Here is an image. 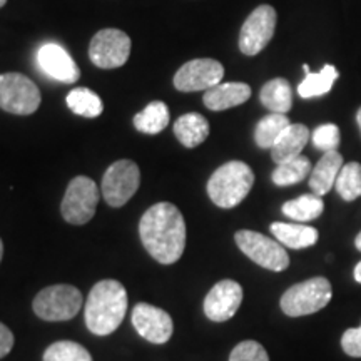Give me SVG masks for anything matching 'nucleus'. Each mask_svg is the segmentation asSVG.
<instances>
[{"mask_svg":"<svg viewBox=\"0 0 361 361\" xmlns=\"http://www.w3.org/2000/svg\"><path fill=\"white\" fill-rule=\"evenodd\" d=\"M139 234L146 251L161 264L176 263L186 247V223L171 202L149 207L139 223Z\"/></svg>","mask_w":361,"mask_h":361,"instance_id":"obj_1","label":"nucleus"},{"mask_svg":"<svg viewBox=\"0 0 361 361\" xmlns=\"http://www.w3.org/2000/svg\"><path fill=\"white\" fill-rule=\"evenodd\" d=\"M128 311V293L116 279H102L89 293L85 303V324L97 336L114 333L124 322Z\"/></svg>","mask_w":361,"mask_h":361,"instance_id":"obj_2","label":"nucleus"},{"mask_svg":"<svg viewBox=\"0 0 361 361\" xmlns=\"http://www.w3.org/2000/svg\"><path fill=\"white\" fill-rule=\"evenodd\" d=\"M255 184V173L246 162L229 161L221 166L207 180V194L223 209L241 204Z\"/></svg>","mask_w":361,"mask_h":361,"instance_id":"obj_3","label":"nucleus"},{"mask_svg":"<svg viewBox=\"0 0 361 361\" xmlns=\"http://www.w3.org/2000/svg\"><path fill=\"white\" fill-rule=\"evenodd\" d=\"M333 298L331 284L326 278L316 276L301 281L284 291L281 296V310L284 314L298 316L313 314L322 311Z\"/></svg>","mask_w":361,"mask_h":361,"instance_id":"obj_4","label":"nucleus"},{"mask_svg":"<svg viewBox=\"0 0 361 361\" xmlns=\"http://www.w3.org/2000/svg\"><path fill=\"white\" fill-rule=\"evenodd\" d=\"M82 293L71 284H54L35 296L34 311L45 322H67L80 311Z\"/></svg>","mask_w":361,"mask_h":361,"instance_id":"obj_5","label":"nucleus"},{"mask_svg":"<svg viewBox=\"0 0 361 361\" xmlns=\"http://www.w3.org/2000/svg\"><path fill=\"white\" fill-rule=\"evenodd\" d=\"M40 106V90L24 74H0V107L17 116L34 114Z\"/></svg>","mask_w":361,"mask_h":361,"instance_id":"obj_6","label":"nucleus"},{"mask_svg":"<svg viewBox=\"0 0 361 361\" xmlns=\"http://www.w3.org/2000/svg\"><path fill=\"white\" fill-rule=\"evenodd\" d=\"M234 239H236L239 250L256 264H259L261 268L279 273L290 266V256L276 239H271L261 233L250 231V229L238 231L234 234Z\"/></svg>","mask_w":361,"mask_h":361,"instance_id":"obj_7","label":"nucleus"},{"mask_svg":"<svg viewBox=\"0 0 361 361\" xmlns=\"http://www.w3.org/2000/svg\"><path fill=\"white\" fill-rule=\"evenodd\" d=\"M99 202V188L90 178L78 176L67 186L66 196L62 200L61 213L67 223L82 226L89 223L96 214Z\"/></svg>","mask_w":361,"mask_h":361,"instance_id":"obj_8","label":"nucleus"},{"mask_svg":"<svg viewBox=\"0 0 361 361\" xmlns=\"http://www.w3.org/2000/svg\"><path fill=\"white\" fill-rule=\"evenodd\" d=\"M141 184V171L134 161L121 159L107 168L102 178V196L112 207H121L134 196Z\"/></svg>","mask_w":361,"mask_h":361,"instance_id":"obj_9","label":"nucleus"},{"mask_svg":"<svg viewBox=\"0 0 361 361\" xmlns=\"http://www.w3.org/2000/svg\"><path fill=\"white\" fill-rule=\"evenodd\" d=\"M129 35L119 29H102L89 45V57L101 69L123 67L130 56Z\"/></svg>","mask_w":361,"mask_h":361,"instance_id":"obj_10","label":"nucleus"},{"mask_svg":"<svg viewBox=\"0 0 361 361\" xmlns=\"http://www.w3.org/2000/svg\"><path fill=\"white\" fill-rule=\"evenodd\" d=\"M276 11L271 6H259L250 13L239 32V51L245 56H256L271 42L276 30Z\"/></svg>","mask_w":361,"mask_h":361,"instance_id":"obj_11","label":"nucleus"},{"mask_svg":"<svg viewBox=\"0 0 361 361\" xmlns=\"http://www.w3.org/2000/svg\"><path fill=\"white\" fill-rule=\"evenodd\" d=\"M224 78V67L214 59H194L179 67L174 87L180 92H197L218 85Z\"/></svg>","mask_w":361,"mask_h":361,"instance_id":"obj_12","label":"nucleus"},{"mask_svg":"<svg viewBox=\"0 0 361 361\" xmlns=\"http://www.w3.org/2000/svg\"><path fill=\"white\" fill-rule=\"evenodd\" d=\"M133 324L144 340L164 345L173 336V318L157 306L139 303L133 310Z\"/></svg>","mask_w":361,"mask_h":361,"instance_id":"obj_13","label":"nucleus"},{"mask_svg":"<svg viewBox=\"0 0 361 361\" xmlns=\"http://www.w3.org/2000/svg\"><path fill=\"white\" fill-rule=\"evenodd\" d=\"M243 303L241 284L233 279H223L216 283L204 300V314L211 322L223 323L238 313Z\"/></svg>","mask_w":361,"mask_h":361,"instance_id":"obj_14","label":"nucleus"},{"mask_svg":"<svg viewBox=\"0 0 361 361\" xmlns=\"http://www.w3.org/2000/svg\"><path fill=\"white\" fill-rule=\"evenodd\" d=\"M37 62L45 74L62 84H74L80 78L74 59L59 44H44L37 52Z\"/></svg>","mask_w":361,"mask_h":361,"instance_id":"obj_15","label":"nucleus"},{"mask_svg":"<svg viewBox=\"0 0 361 361\" xmlns=\"http://www.w3.org/2000/svg\"><path fill=\"white\" fill-rule=\"evenodd\" d=\"M251 97V87L245 82H219L204 92V106L211 111H226L241 106Z\"/></svg>","mask_w":361,"mask_h":361,"instance_id":"obj_16","label":"nucleus"},{"mask_svg":"<svg viewBox=\"0 0 361 361\" xmlns=\"http://www.w3.org/2000/svg\"><path fill=\"white\" fill-rule=\"evenodd\" d=\"M310 139V129L305 124H290L279 135L278 141L271 147V159L276 164L286 162L301 156Z\"/></svg>","mask_w":361,"mask_h":361,"instance_id":"obj_17","label":"nucleus"},{"mask_svg":"<svg viewBox=\"0 0 361 361\" xmlns=\"http://www.w3.org/2000/svg\"><path fill=\"white\" fill-rule=\"evenodd\" d=\"M343 168V156L338 151L324 152L318 164L311 169L310 188L316 196H324L335 186L338 174Z\"/></svg>","mask_w":361,"mask_h":361,"instance_id":"obj_18","label":"nucleus"},{"mask_svg":"<svg viewBox=\"0 0 361 361\" xmlns=\"http://www.w3.org/2000/svg\"><path fill=\"white\" fill-rule=\"evenodd\" d=\"M269 229L276 241L291 250H305V247L316 245L318 241V231L306 224L273 223Z\"/></svg>","mask_w":361,"mask_h":361,"instance_id":"obj_19","label":"nucleus"},{"mask_svg":"<svg viewBox=\"0 0 361 361\" xmlns=\"http://www.w3.org/2000/svg\"><path fill=\"white\" fill-rule=\"evenodd\" d=\"M174 134L178 141L189 149L200 146L209 135V123L197 112L180 116L174 124Z\"/></svg>","mask_w":361,"mask_h":361,"instance_id":"obj_20","label":"nucleus"},{"mask_svg":"<svg viewBox=\"0 0 361 361\" xmlns=\"http://www.w3.org/2000/svg\"><path fill=\"white\" fill-rule=\"evenodd\" d=\"M306 78L298 85V94L303 99H313L328 94L338 79V71L335 66H324L319 72H311L310 66H303Z\"/></svg>","mask_w":361,"mask_h":361,"instance_id":"obj_21","label":"nucleus"},{"mask_svg":"<svg viewBox=\"0 0 361 361\" xmlns=\"http://www.w3.org/2000/svg\"><path fill=\"white\" fill-rule=\"evenodd\" d=\"M259 101L271 112H278V114L290 112L293 107V90L290 82L283 78L271 79L261 89Z\"/></svg>","mask_w":361,"mask_h":361,"instance_id":"obj_22","label":"nucleus"},{"mask_svg":"<svg viewBox=\"0 0 361 361\" xmlns=\"http://www.w3.org/2000/svg\"><path fill=\"white\" fill-rule=\"evenodd\" d=\"M324 209L322 196H316V194H303V196L296 197V200H291L284 202L281 211L284 216L293 221H298V223H308V221H313L319 218Z\"/></svg>","mask_w":361,"mask_h":361,"instance_id":"obj_23","label":"nucleus"},{"mask_svg":"<svg viewBox=\"0 0 361 361\" xmlns=\"http://www.w3.org/2000/svg\"><path fill=\"white\" fill-rule=\"evenodd\" d=\"M169 109L164 102H151L146 109L134 116V128L144 134H159L169 124Z\"/></svg>","mask_w":361,"mask_h":361,"instance_id":"obj_24","label":"nucleus"},{"mask_svg":"<svg viewBox=\"0 0 361 361\" xmlns=\"http://www.w3.org/2000/svg\"><path fill=\"white\" fill-rule=\"evenodd\" d=\"M66 102L74 114L87 117V119L99 117L104 111V104L101 101V97H99L94 90L85 87H78L71 90V92L67 94Z\"/></svg>","mask_w":361,"mask_h":361,"instance_id":"obj_25","label":"nucleus"},{"mask_svg":"<svg viewBox=\"0 0 361 361\" xmlns=\"http://www.w3.org/2000/svg\"><path fill=\"white\" fill-rule=\"evenodd\" d=\"M311 174V162L308 157L298 156L295 159L278 164V168L273 171V183L276 186H293V184L301 183L306 179V176Z\"/></svg>","mask_w":361,"mask_h":361,"instance_id":"obj_26","label":"nucleus"},{"mask_svg":"<svg viewBox=\"0 0 361 361\" xmlns=\"http://www.w3.org/2000/svg\"><path fill=\"white\" fill-rule=\"evenodd\" d=\"M290 119L286 114H278V112H271L269 116L263 117L255 129V141L261 149H271L274 142L278 141L283 130L290 126Z\"/></svg>","mask_w":361,"mask_h":361,"instance_id":"obj_27","label":"nucleus"},{"mask_svg":"<svg viewBox=\"0 0 361 361\" xmlns=\"http://www.w3.org/2000/svg\"><path fill=\"white\" fill-rule=\"evenodd\" d=\"M336 192L343 201H355L361 196V164L360 162H348L343 164L335 183Z\"/></svg>","mask_w":361,"mask_h":361,"instance_id":"obj_28","label":"nucleus"},{"mask_svg":"<svg viewBox=\"0 0 361 361\" xmlns=\"http://www.w3.org/2000/svg\"><path fill=\"white\" fill-rule=\"evenodd\" d=\"M44 361H92V356L79 343L57 341L45 350Z\"/></svg>","mask_w":361,"mask_h":361,"instance_id":"obj_29","label":"nucleus"},{"mask_svg":"<svg viewBox=\"0 0 361 361\" xmlns=\"http://www.w3.org/2000/svg\"><path fill=\"white\" fill-rule=\"evenodd\" d=\"M311 139H313L314 147L319 149V151L323 152L336 151L341 142L340 128H338L336 124H323L314 129L313 137Z\"/></svg>","mask_w":361,"mask_h":361,"instance_id":"obj_30","label":"nucleus"},{"mask_svg":"<svg viewBox=\"0 0 361 361\" xmlns=\"http://www.w3.org/2000/svg\"><path fill=\"white\" fill-rule=\"evenodd\" d=\"M229 361H269V356L258 341H243L229 355Z\"/></svg>","mask_w":361,"mask_h":361,"instance_id":"obj_31","label":"nucleus"},{"mask_svg":"<svg viewBox=\"0 0 361 361\" xmlns=\"http://www.w3.org/2000/svg\"><path fill=\"white\" fill-rule=\"evenodd\" d=\"M341 348L348 356L361 358V326L346 329L341 336Z\"/></svg>","mask_w":361,"mask_h":361,"instance_id":"obj_32","label":"nucleus"},{"mask_svg":"<svg viewBox=\"0 0 361 361\" xmlns=\"http://www.w3.org/2000/svg\"><path fill=\"white\" fill-rule=\"evenodd\" d=\"M13 346V335L6 324L0 323V358L7 356L12 351Z\"/></svg>","mask_w":361,"mask_h":361,"instance_id":"obj_33","label":"nucleus"},{"mask_svg":"<svg viewBox=\"0 0 361 361\" xmlns=\"http://www.w3.org/2000/svg\"><path fill=\"white\" fill-rule=\"evenodd\" d=\"M355 279H356V283H360L361 284V261L358 264L355 266Z\"/></svg>","mask_w":361,"mask_h":361,"instance_id":"obj_34","label":"nucleus"},{"mask_svg":"<svg viewBox=\"0 0 361 361\" xmlns=\"http://www.w3.org/2000/svg\"><path fill=\"white\" fill-rule=\"evenodd\" d=\"M355 246L358 247V250L361 251V231H360V234H358V236H356V239H355Z\"/></svg>","mask_w":361,"mask_h":361,"instance_id":"obj_35","label":"nucleus"},{"mask_svg":"<svg viewBox=\"0 0 361 361\" xmlns=\"http://www.w3.org/2000/svg\"><path fill=\"white\" fill-rule=\"evenodd\" d=\"M356 123H358L360 129H361V107L358 109V112H356Z\"/></svg>","mask_w":361,"mask_h":361,"instance_id":"obj_36","label":"nucleus"},{"mask_svg":"<svg viewBox=\"0 0 361 361\" xmlns=\"http://www.w3.org/2000/svg\"><path fill=\"white\" fill-rule=\"evenodd\" d=\"M2 256H4V245H2V239H0V261H2Z\"/></svg>","mask_w":361,"mask_h":361,"instance_id":"obj_37","label":"nucleus"},{"mask_svg":"<svg viewBox=\"0 0 361 361\" xmlns=\"http://www.w3.org/2000/svg\"><path fill=\"white\" fill-rule=\"evenodd\" d=\"M6 2H7V0H0V7L6 6Z\"/></svg>","mask_w":361,"mask_h":361,"instance_id":"obj_38","label":"nucleus"}]
</instances>
